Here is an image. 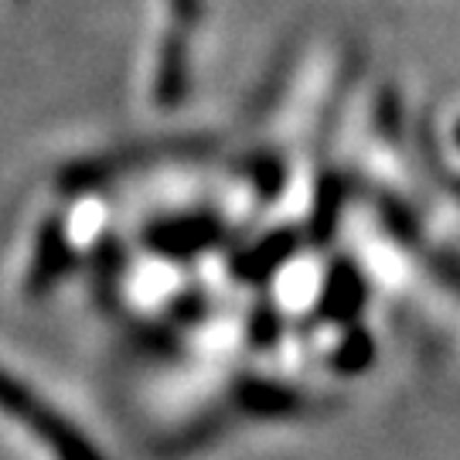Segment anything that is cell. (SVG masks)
Instances as JSON below:
<instances>
[{
	"label": "cell",
	"instance_id": "obj_11",
	"mask_svg": "<svg viewBox=\"0 0 460 460\" xmlns=\"http://www.w3.org/2000/svg\"><path fill=\"white\" fill-rule=\"evenodd\" d=\"M167 4H171V14L181 21V28H191L201 17V0H167Z\"/></svg>",
	"mask_w": 460,
	"mask_h": 460
},
{
	"label": "cell",
	"instance_id": "obj_3",
	"mask_svg": "<svg viewBox=\"0 0 460 460\" xmlns=\"http://www.w3.org/2000/svg\"><path fill=\"white\" fill-rule=\"evenodd\" d=\"M222 226L218 218H174V222H161L147 232V246L161 256H195L201 249L218 243Z\"/></svg>",
	"mask_w": 460,
	"mask_h": 460
},
{
	"label": "cell",
	"instance_id": "obj_10",
	"mask_svg": "<svg viewBox=\"0 0 460 460\" xmlns=\"http://www.w3.org/2000/svg\"><path fill=\"white\" fill-rule=\"evenodd\" d=\"M273 338H277V317L270 311L256 314V317H252V341H256V345H270Z\"/></svg>",
	"mask_w": 460,
	"mask_h": 460
},
{
	"label": "cell",
	"instance_id": "obj_2",
	"mask_svg": "<svg viewBox=\"0 0 460 460\" xmlns=\"http://www.w3.org/2000/svg\"><path fill=\"white\" fill-rule=\"evenodd\" d=\"M72 266V246H68V235L62 218H49L41 232H38V243H34L31 270H28V283H24V294L41 296L49 294L58 279L66 277V270Z\"/></svg>",
	"mask_w": 460,
	"mask_h": 460
},
{
	"label": "cell",
	"instance_id": "obj_5",
	"mask_svg": "<svg viewBox=\"0 0 460 460\" xmlns=\"http://www.w3.org/2000/svg\"><path fill=\"white\" fill-rule=\"evenodd\" d=\"M362 304H365L362 273L348 263V260L334 263L328 283H324V294H321V317L324 321H351L355 314L362 311Z\"/></svg>",
	"mask_w": 460,
	"mask_h": 460
},
{
	"label": "cell",
	"instance_id": "obj_12",
	"mask_svg": "<svg viewBox=\"0 0 460 460\" xmlns=\"http://www.w3.org/2000/svg\"><path fill=\"white\" fill-rule=\"evenodd\" d=\"M457 144H460V127H457Z\"/></svg>",
	"mask_w": 460,
	"mask_h": 460
},
{
	"label": "cell",
	"instance_id": "obj_6",
	"mask_svg": "<svg viewBox=\"0 0 460 460\" xmlns=\"http://www.w3.org/2000/svg\"><path fill=\"white\" fill-rule=\"evenodd\" d=\"M296 243L300 239H296L294 232H273V235L260 239L252 249H246L232 266H235V273L243 279H266L273 270H279V266L294 256Z\"/></svg>",
	"mask_w": 460,
	"mask_h": 460
},
{
	"label": "cell",
	"instance_id": "obj_4",
	"mask_svg": "<svg viewBox=\"0 0 460 460\" xmlns=\"http://www.w3.org/2000/svg\"><path fill=\"white\" fill-rule=\"evenodd\" d=\"M184 96H188V41L181 38V31H174L161 41V51H157L154 99H157V106L171 110Z\"/></svg>",
	"mask_w": 460,
	"mask_h": 460
},
{
	"label": "cell",
	"instance_id": "obj_7",
	"mask_svg": "<svg viewBox=\"0 0 460 460\" xmlns=\"http://www.w3.org/2000/svg\"><path fill=\"white\" fill-rule=\"evenodd\" d=\"M235 402L252 416H277V420L296 416L300 410V395L277 382H243L235 393Z\"/></svg>",
	"mask_w": 460,
	"mask_h": 460
},
{
	"label": "cell",
	"instance_id": "obj_8",
	"mask_svg": "<svg viewBox=\"0 0 460 460\" xmlns=\"http://www.w3.org/2000/svg\"><path fill=\"white\" fill-rule=\"evenodd\" d=\"M372 355H376L372 334H365L362 328H351L341 338L338 351H334V368H341V372H362V368H368Z\"/></svg>",
	"mask_w": 460,
	"mask_h": 460
},
{
	"label": "cell",
	"instance_id": "obj_1",
	"mask_svg": "<svg viewBox=\"0 0 460 460\" xmlns=\"http://www.w3.org/2000/svg\"><path fill=\"white\" fill-rule=\"evenodd\" d=\"M0 410L21 420L31 433H38L41 444H49L58 460H102V454L85 440L79 429L68 420H62L49 402H41L24 382L11 378L7 372H0Z\"/></svg>",
	"mask_w": 460,
	"mask_h": 460
},
{
	"label": "cell",
	"instance_id": "obj_9",
	"mask_svg": "<svg viewBox=\"0 0 460 460\" xmlns=\"http://www.w3.org/2000/svg\"><path fill=\"white\" fill-rule=\"evenodd\" d=\"M338 212H341V188L328 178L317 191V201H314V235L317 239H328Z\"/></svg>",
	"mask_w": 460,
	"mask_h": 460
}]
</instances>
